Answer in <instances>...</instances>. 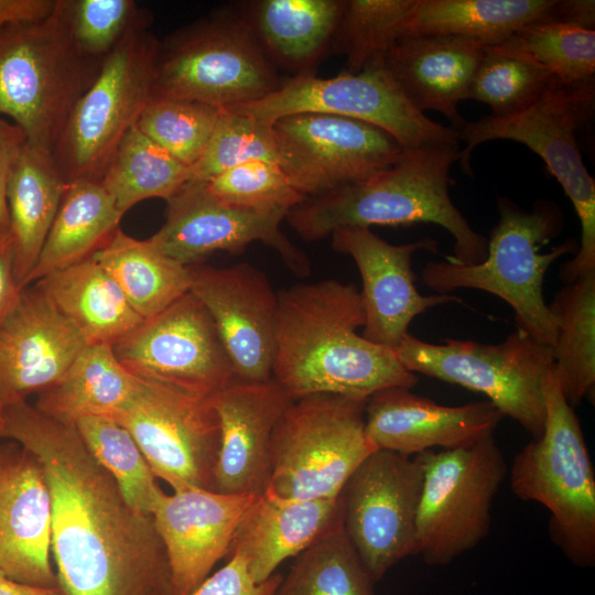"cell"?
Returning <instances> with one entry per match:
<instances>
[{
	"mask_svg": "<svg viewBox=\"0 0 595 595\" xmlns=\"http://www.w3.org/2000/svg\"><path fill=\"white\" fill-rule=\"evenodd\" d=\"M280 84L242 11H225L159 41L152 98L226 109L259 100Z\"/></svg>",
	"mask_w": 595,
	"mask_h": 595,
	"instance_id": "cell-8",
	"label": "cell"
},
{
	"mask_svg": "<svg viewBox=\"0 0 595 595\" xmlns=\"http://www.w3.org/2000/svg\"><path fill=\"white\" fill-rule=\"evenodd\" d=\"M340 0H258L241 10L273 66L314 74L332 51L342 15Z\"/></svg>",
	"mask_w": 595,
	"mask_h": 595,
	"instance_id": "cell-28",
	"label": "cell"
},
{
	"mask_svg": "<svg viewBox=\"0 0 595 595\" xmlns=\"http://www.w3.org/2000/svg\"><path fill=\"white\" fill-rule=\"evenodd\" d=\"M226 109L267 123L295 113L356 119L385 130L403 149L459 142L452 127L433 121L410 102L385 62L331 78L296 75L281 82L275 90L259 100Z\"/></svg>",
	"mask_w": 595,
	"mask_h": 595,
	"instance_id": "cell-13",
	"label": "cell"
},
{
	"mask_svg": "<svg viewBox=\"0 0 595 595\" xmlns=\"http://www.w3.org/2000/svg\"><path fill=\"white\" fill-rule=\"evenodd\" d=\"M209 400L220 426L214 490L263 494L271 478L273 431L294 400L273 378L263 382L237 381Z\"/></svg>",
	"mask_w": 595,
	"mask_h": 595,
	"instance_id": "cell-24",
	"label": "cell"
},
{
	"mask_svg": "<svg viewBox=\"0 0 595 595\" xmlns=\"http://www.w3.org/2000/svg\"><path fill=\"white\" fill-rule=\"evenodd\" d=\"M277 163L305 198L368 178L403 148L385 130L356 119L295 113L272 122Z\"/></svg>",
	"mask_w": 595,
	"mask_h": 595,
	"instance_id": "cell-17",
	"label": "cell"
},
{
	"mask_svg": "<svg viewBox=\"0 0 595 595\" xmlns=\"http://www.w3.org/2000/svg\"><path fill=\"white\" fill-rule=\"evenodd\" d=\"M367 399L333 393L294 400L271 441L268 491L289 499H336L359 464L377 448L367 436Z\"/></svg>",
	"mask_w": 595,
	"mask_h": 595,
	"instance_id": "cell-9",
	"label": "cell"
},
{
	"mask_svg": "<svg viewBox=\"0 0 595 595\" xmlns=\"http://www.w3.org/2000/svg\"><path fill=\"white\" fill-rule=\"evenodd\" d=\"M100 63L78 51L64 1L56 0L46 18L0 32V117L10 118L29 143L53 152Z\"/></svg>",
	"mask_w": 595,
	"mask_h": 595,
	"instance_id": "cell-6",
	"label": "cell"
},
{
	"mask_svg": "<svg viewBox=\"0 0 595 595\" xmlns=\"http://www.w3.org/2000/svg\"><path fill=\"white\" fill-rule=\"evenodd\" d=\"M556 79L505 41L485 45L467 99L486 104L494 117L516 115L533 104Z\"/></svg>",
	"mask_w": 595,
	"mask_h": 595,
	"instance_id": "cell-38",
	"label": "cell"
},
{
	"mask_svg": "<svg viewBox=\"0 0 595 595\" xmlns=\"http://www.w3.org/2000/svg\"><path fill=\"white\" fill-rule=\"evenodd\" d=\"M139 378L116 357L112 346L85 345L64 374L37 393L42 413L75 424L87 416H110L130 399Z\"/></svg>",
	"mask_w": 595,
	"mask_h": 595,
	"instance_id": "cell-32",
	"label": "cell"
},
{
	"mask_svg": "<svg viewBox=\"0 0 595 595\" xmlns=\"http://www.w3.org/2000/svg\"><path fill=\"white\" fill-rule=\"evenodd\" d=\"M65 17L78 51L102 61L136 28L150 22L132 0H63Z\"/></svg>",
	"mask_w": 595,
	"mask_h": 595,
	"instance_id": "cell-44",
	"label": "cell"
},
{
	"mask_svg": "<svg viewBox=\"0 0 595 595\" xmlns=\"http://www.w3.org/2000/svg\"><path fill=\"white\" fill-rule=\"evenodd\" d=\"M66 181L53 153L25 139L7 184V209L13 271L20 289L36 264L60 207Z\"/></svg>",
	"mask_w": 595,
	"mask_h": 595,
	"instance_id": "cell-29",
	"label": "cell"
},
{
	"mask_svg": "<svg viewBox=\"0 0 595 595\" xmlns=\"http://www.w3.org/2000/svg\"><path fill=\"white\" fill-rule=\"evenodd\" d=\"M423 483L418 456L376 450L338 496L344 532L374 583L404 558L415 555Z\"/></svg>",
	"mask_w": 595,
	"mask_h": 595,
	"instance_id": "cell-15",
	"label": "cell"
},
{
	"mask_svg": "<svg viewBox=\"0 0 595 595\" xmlns=\"http://www.w3.org/2000/svg\"><path fill=\"white\" fill-rule=\"evenodd\" d=\"M593 83L566 86L554 83L524 110L504 118L485 116L465 120L454 129L459 142L458 163L472 174L470 154L483 142L511 140L537 153L561 184L578 217L581 241L572 260L560 268V278L570 283L595 270V182L586 169L576 133L594 110Z\"/></svg>",
	"mask_w": 595,
	"mask_h": 595,
	"instance_id": "cell-7",
	"label": "cell"
},
{
	"mask_svg": "<svg viewBox=\"0 0 595 595\" xmlns=\"http://www.w3.org/2000/svg\"><path fill=\"white\" fill-rule=\"evenodd\" d=\"M133 376L210 398L240 381L204 304L188 291L112 345Z\"/></svg>",
	"mask_w": 595,
	"mask_h": 595,
	"instance_id": "cell-16",
	"label": "cell"
},
{
	"mask_svg": "<svg viewBox=\"0 0 595 595\" xmlns=\"http://www.w3.org/2000/svg\"><path fill=\"white\" fill-rule=\"evenodd\" d=\"M551 20L594 30L595 2L593 0H556Z\"/></svg>",
	"mask_w": 595,
	"mask_h": 595,
	"instance_id": "cell-50",
	"label": "cell"
},
{
	"mask_svg": "<svg viewBox=\"0 0 595 595\" xmlns=\"http://www.w3.org/2000/svg\"><path fill=\"white\" fill-rule=\"evenodd\" d=\"M205 183L219 201L246 209L289 213L305 198L277 162L264 160L241 163Z\"/></svg>",
	"mask_w": 595,
	"mask_h": 595,
	"instance_id": "cell-45",
	"label": "cell"
},
{
	"mask_svg": "<svg viewBox=\"0 0 595 595\" xmlns=\"http://www.w3.org/2000/svg\"><path fill=\"white\" fill-rule=\"evenodd\" d=\"M555 318L553 370L574 408L595 391V270L565 283L549 304Z\"/></svg>",
	"mask_w": 595,
	"mask_h": 595,
	"instance_id": "cell-35",
	"label": "cell"
},
{
	"mask_svg": "<svg viewBox=\"0 0 595 595\" xmlns=\"http://www.w3.org/2000/svg\"><path fill=\"white\" fill-rule=\"evenodd\" d=\"M150 23L132 30L102 58L74 105L52 152L66 182L100 181L152 98L159 40L149 31Z\"/></svg>",
	"mask_w": 595,
	"mask_h": 595,
	"instance_id": "cell-10",
	"label": "cell"
},
{
	"mask_svg": "<svg viewBox=\"0 0 595 595\" xmlns=\"http://www.w3.org/2000/svg\"><path fill=\"white\" fill-rule=\"evenodd\" d=\"M166 203L165 221L147 240L181 264H201L216 251L242 253L250 244L260 241L274 249L295 275L310 274L307 256L280 228L286 212L226 204L198 181L185 183Z\"/></svg>",
	"mask_w": 595,
	"mask_h": 595,
	"instance_id": "cell-18",
	"label": "cell"
},
{
	"mask_svg": "<svg viewBox=\"0 0 595 595\" xmlns=\"http://www.w3.org/2000/svg\"><path fill=\"white\" fill-rule=\"evenodd\" d=\"M25 139L18 126L0 117V235H9L7 184L14 159Z\"/></svg>",
	"mask_w": 595,
	"mask_h": 595,
	"instance_id": "cell-47",
	"label": "cell"
},
{
	"mask_svg": "<svg viewBox=\"0 0 595 595\" xmlns=\"http://www.w3.org/2000/svg\"><path fill=\"white\" fill-rule=\"evenodd\" d=\"M87 345L35 285L0 321V401H26L53 385Z\"/></svg>",
	"mask_w": 595,
	"mask_h": 595,
	"instance_id": "cell-21",
	"label": "cell"
},
{
	"mask_svg": "<svg viewBox=\"0 0 595 595\" xmlns=\"http://www.w3.org/2000/svg\"><path fill=\"white\" fill-rule=\"evenodd\" d=\"M252 160L277 162L272 123L232 109H221L204 153L190 169V181L207 182Z\"/></svg>",
	"mask_w": 595,
	"mask_h": 595,
	"instance_id": "cell-43",
	"label": "cell"
},
{
	"mask_svg": "<svg viewBox=\"0 0 595 595\" xmlns=\"http://www.w3.org/2000/svg\"><path fill=\"white\" fill-rule=\"evenodd\" d=\"M458 144L403 149L393 164L368 178L304 198L285 219L307 241L344 227L435 224L454 238L448 260L479 263L486 258L488 239L472 228L450 195Z\"/></svg>",
	"mask_w": 595,
	"mask_h": 595,
	"instance_id": "cell-3",
	"label": "cell"
},
{
	"mask_svg": "<svg viewBox=\"0 0 595 595\" xmlns=\"http://www.w3.org/2000/svg\"><path fill=\"white\" fill-rule=\"evenodd\" d=\"M220 111L195 100L151 98L137 127L191 169L204 153Z\"/></svg>",
	"mask_w": 595,
	"mask_h": 595,
	"instance_id": "cell-42",
	"label": "cell"
},
{
	"mask_svg": "<svg viewBox=\"0 0 595 595\" xmlns=\"http://www.w3.org/2000/svg\"><path fill=\"white\" fill-rule=\"evenodd\" d=\"M190 272V291L213 317L238 379H272L279 300L266 273L247 262Z\"/></svg>",
	"mask_w": 595,
	"mask_h": 595,
	"instance_id": "cell-20",
	"label": "cell"
},
{
	"mask_svg": "<svg viewBox=\"0 0 595 595\" xmlns=\"http://www.w3.org/2000/svg\"><path fill=\"white\" fill-rule=\"evenodd\" d=\"M257 496L188 488L162 494L152 512L165 548L173 595H187L227 556L235 531Z\"/></svg>",
	"mask_w": 595,
	"mask_h": 595,
	"instance_id": "cell-23",
	"label": "cell"
},
{
	"mask_svg": "<svg viewBox=\"0 0 595 595\" xmlns=\"http://www.w3.org/2000/svg\"><path fill=\"white\" fill-rule=\"evenodd\" d=\"M502 418L488 400L442 405L403 387L379 390L365 405L366 433L374 446L411 457L469 445L494 433Z\"/></svg>",
	"mask_w": 595,
	"mask_h": 595,
	"instance_id": "cell-25",
	"label": "cell"
},
{
	"mask_svg": "<svg viewBox=\"0 0 595 595\" xmlns=\"http://www.w3.org/2000/svg\"><path fill=\"white\" fill-rule=\"evenodd\" d=\"M415 456L424 469L415 555L428 565L444 566L487 537L507 462L494 433L466 446Z\"/></svg>",
	"mask_w": 595,
	"mask_h": 595,
	"instance_id": "cell-12",
	"label": "cell"
},
{
	"mask_svg": "<svg viewBox=\"0 0 595 595\" xmlns=\"http://www.w3.org/2000/svg\"><path fill=\"white\" fill-rule=\"evenodd\" d=\"M75 426L96 461L112 476L127 502L152 516L164 493L132 435L110 416H87Z\"/></svg>",
	"mask_w": 595,
	"mask_h": 595,
	"instance_id": "cell-39",
	"label": "cell"
},
{
	"mask_svg": "<svg viewBox=\"0 0 595 595\" xmlns=\"http://www.w3.org/2000/svg\"><path fill=\"white\" fill-rule=\"evenodd\" d=\"M112 419L132 435L155 477L173 491L214 490L220 426L208 398L139 378Z\"/></svg>",
	"mask_w": 595,
	"mask_h": 595,
	"instance_id": "cell-14",
	"label": "cell"
},
{
	"mask_svg": "<svg viewBox=\"0 0 595 595\" xmlns=\"http://www.w3.org/2000/svg\"><path fill=\"white\" fill-rule=\"evenodd\" d=\"M335 251L355 261L363 281L360 291L365 324L361 336L396 349L409 334V325L429 309L461 299L452 294H421L411 268L412 256L423 249L437 252L432 238L392 245L367 227H344L331 234Z\"/></svg>",
	"mask_w": 595,
	"mask_h": 595,
	"instance_id": "cell-19",
	"label": "cell"
},
{
	"mask_svg": "<svg viewBox=\"0 0 595 595\" xmlns=\"http://www.w3.org/2000/svg\"><path fill=\"white\" fill-rule=\"evenodd\" d=\"M56 0H0V32L9 26L46 18Z\"/></svg>",
	"mask_w": 595,
	"mask_h": 595,
	"instance_id": "cell-48",
	"label": "cell"
},
{
	"mask_svg": "<svg viewBox=\"0 0 595 595\" xmlns=\"http://www.w3.org/2000/svg\"><path fill=\"white\" fill-rule=\"evenodd\" d=\"M0 437L41 463L52 499L51 552L63 595H173L152 516L136 511L75 424L28 401L3 405Z\"/></svg>",
	"mask_w": 595,
	"mask_h": 595,
	"instance_id": "cell-1",
	"label": "cell"
},
{
	"mask_svg": "<svg viewBox=\"0 0 595 595\" xmlns=\"http://www.w3.org/2000/svg\"><path fill=\"white\" fill-rule=\"evenodd\" d=\"M112 278L132 309L150 318L190 291V267L165 256L148 240L120 228L91 256Z\"/></svg>",
	"mask_w": 595,
	"mask_h": 595,
	"instance_id": "cell-34",
	"label": "cell"
},
{
	"mask_svg": "<svg viewBox=\"0 0 595 595\" xmlns=\"http://www.w3.org/2000/svg\"><path fill=\"white\" fill-rule=\"evenodd\" d=\"M414 0H347L333 40L332 52L346 56V73L383 62L404 36Z\"/></svg>",
	"mask_w": 595,
	"mask_h": 595,
	"instance_id": "cell-40",
	"label": "cell"
},
{
	"mask_svg": "<svg viewBox=\"0 0 595 595\" xmlns=\"http://www.w3.org/2000/svg\"><path fill=\"white\" fill-rule=\"evenodd\" d=\"M374 584L340 527L294 558L273 595H375Z\"/></svg>",
	"mask_w": 595,
	"mask_h": 595,
	"instance_id": "cell-37",
	"label": "cell"
},
{
	"mask_svg": "<svg viewBox=\"0 0 595 595\" xmlns=\"http://www.w3.org/2000/svg\"><path fill=\"white\" fill-rule=\"evenodd\" d=\"M2 424H3V404L0 401V435H1Z\"/></svg>",
	"mask_w": 595,
	"mask_h": 595,
	"instance_id": "cell-52",
	"label": "cell"
},
{
	"mask_svg": "<svg viewBox=\"0 0 595 595\" xmlns=\"http://www.w3.org/2000/svg\"><path fill=\"white\" fill-rule=\"evenodd\" d=\"M190 178V167L134 125L119 143L100 183L125 215L144 199L169 201Z\"/></svg>",
	"mask_w": 595,
	"mask_h": 595,
	"instance_id": "cell-36",
	"label": "cell"
},
{
	"mask_svg": "<svg viewBox=\"0 0 595 595\" xmlns=\"http://www.w3.org/2000/svg\"><path fill=\"white\" fill-rule=\"evenodd\" d=\"M272 378L292 398L333 393L367 399L391 387L412 389L418 376L394 349L357 333L365 324L360 291L325 279L278 293Z\"/></svg>",
	"mask_w": 595,
	"mask_h": 595,
	"instance_id": "cell-2",
	"label": "cell"
},
{
	"mask_svg": "<svg viewBox=\"0 0 595 595\" xmlns=\"http://www.w3.org/2000/svg\"><path fill=\"white\" fill-rule=\"evenodd\" d=\"M394 351L407 370L479 392L532 439L543 433L542 381L554 365L551 346L517 328L499 344H433L409 333Z\"/></svg>",
	"mask_w": 595,
	"mask_h": 595,
	"instance_id": "cell-11",
	"label": "cell"
},
{
	"mask_svg": "<svg viewBox=\"0 0 595 595\" xmlns=\"http://www.w3.org/2000/svg\"><path fill=\"white\" fill-rule=\"evenodd\" d=\"M33 284L71 322L87 345L112 346L143 321L93 257L51 272Z\"/></svg>",
	"mask_w": 595,
	"mask_h": 595,
	"instance_id": "cell-30",
	"label": "cell"
},
{
	"mask_svg": "<svg viewBox=\"0 0 595 595\" xmlns=\"http://www.w3.org/2000/svg\"><path fill=\"white\" fill-rule=\"evenodd\" d=\"M51 537L52 499L41 463L15 442L0 445V570L19 583L60 588Z\"/></svg>",
	"mask_w": 595,
	"mask_h": 595,
	"instance_id": "cell-22",
	"label": "cell"
},
{
	"mask_svg": "<svg viewBox=\"0 0 595 595\" xmlns=\"http://www.w3.org/2000/svg\"><path fill=\"white\" fill-rule=\"evenodd\" d=\"M566 86L594 82L595 31L555 20H540L507 40Z\"/></svg>",
	"mask_w": 595,
	"mask_h": 595,
	"instance_id": "cell-41",
	"label": "cell"
},
{
	"mask_svg": "<svg viewBox=\"0 0 595 595\" xmlns=\"http://www.w3.org/2000/svg\"><path fill=\"white\" fill-rule=\"evenodd\" d=\"M497 210L499 220L482 262L430 261L421 270V281L440 294L475 289L498 296L512 307L518 329L552 347L555 318L544 301V277L558 259L575 255L578 245L567 239L542 253L563 228L562 210L551 201L540 199L528 212L507 197H498Z\"/></svg>",
	"mask_w": 595,
	"mask_h": 595,
	"instance_id": "cell-4",
	"label": "cell"
},
{
	"mask_svg": "<svg viewBox=\"0 0 595 595\" xmlns=\"http://www.w3.org/2000/svg\"><path fill=\"white\" fill-rule=\"evenodd\" d=\"M556 0H414L404 36L450 35L495 45L522 26L551 20Z\"/></svg>",
	"mask_w": 595,
	"mask_h": 595,
	"instance_id": "cell-33",
	"label": "cell"
},
{
	"mask_svg": "<svg viewBox=\"0 0 595 595\" xmlns=\"http://www.w3.org/2000/svg\"><path fill=\"white\" fill-rule=\"evenodd\" d=\"M21 290L14 277L9 235H0V321L11 310Z\"/></svg>",
	"mask_w": 595,
	"mask_h": 595,
	"instance_id": "cell-49",
	"label": "cell"
},
{
	"mask_svg": "<svg viewBox=\"0 0 595 595\" xmlns=\"http://www.w3.org/2000/svg\"><path fill=\"white\" fill-rule=\"evenodd\" d=\"M122 216L100 181L66 182L56 216L25 286L91 257L120 228Z\"/></svg>",
	"mask_w": 595,
	"mask_h": 595,
	"instance_id": "cell-31",
	"label": "cell"
},
{
	"mask_svg": "<svg viewBox=\"0 0 595 595\" xmlns=\"http://www.w3.org/2000/svg\"><path fill=\"white\" fill-rule=\"evenodd\" d=\"M340 527L338 498L289 499L266 490L244 513L227 556L239 553L252 577L262 582L277 573L285 560Z\"/></svg>",
	"mask_w": 595,
	"mask_h": 595,
	"instance_id": "cell-26",
	"label": "cell"
},
{
	"mask_svg": "<svg viewBox=\"0 0 595 595\" xmlns=\"http://www.w3.org/2000/svg\"><path fill=\"white\" fill-rule=\"evenodd\" d=\"M484 47L458 36L411 35L399 39L383 62L418 110L437 111L457 129L465 121L458 104L467 99Z\"/></svg>",
	"mask_w": 595,
	"mask_h": 595,
	"instance_id": "cell-27",
	"label": "cell"
},
{
	"mask_svg": "<svg viewBox=\"0 0 595 595\" xmlns=\"http://www.w3.org/2000/svg\"><path fill=\"white\" fill-rule=\"evenodd\" d=\"M0 595H63L60 588H46L15 582L0 570Z\"/></svg>",
	"mask_w": 595,
	"mask_h": 595,
	"instance_id": "cell-51",
	"label": "cell"
},
{
	"mask_svg": "<svg viewBox=\"0 0 595 595\" xmlns=\"http://www.w3.org/2000/svg\"><path fill=\"white\" fill-rule=\"evenodd\" d=\"M544 429L515 456L510 487L550 511L549 533L578 567L595 565V474L583 430L553 367L542 381Z\"/></svg>",
	"mask_w": 595,
	"mask_h": 595,
	"instance_id": "cell-5",
	"label": "cell"
},
{
	"mask_svg": "<svg viewBox=\"0 0 595 595\" xmlns=\"http://www.w3.org/2000/svg\"><path fill=\"white\" fill-rule=\"evenodd\" d=\"M219 570L210 573L187 595H273L282 574L274 573L269 578L257 582L239 553H231Z\"/></svg>",
	"mask_w": 595,
	"mask_h": 595,
	"instance_id": "cell-46",
	"label": "cell"
}]
</instances>
